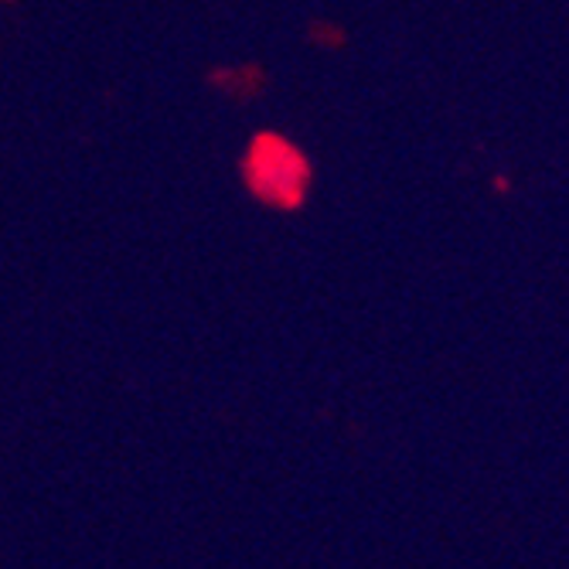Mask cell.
<instances>
[{"instance_id":"cell-1","label":"cell","mask_w":569,"mask_h":569,"mask_svg":"<svg viewBox=\"0 0 569 569\" xmlns=\"http://www.w3.org/2000/svg\"><path fill=\"white\" fill-rule=\"evenodd\" d=\"M249 191L273 209H300L310 184V164L303 153L280 133H260L246 153Z\"/></svg>"}]
</instances>
